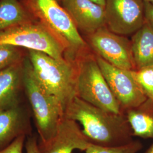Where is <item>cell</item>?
Masks as SVG:
<instances>
[{"instance_id": "4fadbf2b", "label": "cell", "mask_w": 153, "mask_h": 153, "mask_svg": "<svg viewBox=\"0 0 153 153\" xmlns=\"http://www.w3.org/2000/svg\"><path fill=\"white\" fill-rule=\"evenodd\" d=\"M28 132L27 119L20 104L0 111V150Z\"/></svg>"}, {"instance_id": "603a6c76", "label": "cell", "mask_w": 153, "mask_h": 153, "mask_svg": "<svg viewBox=\"0 0 153 153\" xmlns=\"http://www.w3.org/2000/svg\"><path fill=\"white\" fill-rule=\"evenodd\" d=\"M90 1H92L97 4H98L99 5L102 6L103 7H104L105 5L106 0H90Z\"/></svg>"}, {"instance_id": "7402d4cb", "label": "cell", "mask_w": 153, "mask_h": 153, "mask_svg": "<svg viewBox=\"0 0 153 153\" xmlns=\"http://www.w3.org/2000/svg\"><path fill=\"white\" fill-rule=\"evenodd\" d=\"M146 22L153 27V4L144 2Z\"/></svg>"}, {"instance_id": "cb8c5ba5", "label": "cell", "mask_w": 153, "mask_h": 153, "mask_svg": "<svg viewBox=\"0 0 153 153\" xmlns=\"http://www.w3.org/2000/svg\"><path fill=\"white\" fill-rule=\"evenodd\" d=\"M145 153H153V144L150 146V147L148 149V150L145 152Z\"/></svg>"}, {"instance_id": "3957f363", "label": "cell", "mask_w": 153, "mask_h": 153, "mask_svg": "<svg viewBox=\"0 0 153 153\" xmlns=\"http://www.w3.org/2000/svg\"><path fill=\"white\" fill-rule=\"evenodd\" d=\"M23 88L33 109L40 137L39 142H47L55 135L64 117V109L60 100L38 81L28 58L23 62Z\"/></svg>"}, {"instance_id": "9a60e30c", "label": "cell", "mask_w": 153, "mask_h": 153, "mask_svg": "<svg viewBox=\"0 0 153 153\" xmlns=\"http://www.w3.org/2000/svg\"><path fill=\"white\" fill-rule=\"evenodd\" d=\"M133 136L153 138V101L148 99L141 106L125 114Z\"/></svg>"}, {"instance_id": "44dd1931", "label": "cell", "mask_w": 153, "mask_h": 153, "mask_svg": "<svg viewBox=\"0 0 153 153\" xmlns=\"http://www.w3.org/2000/svg\"><path fill=\"white\" fill-rule=\"evenodd\" d=\"M26 153H40L39 142L36 137H28L26 143Z\"/></svg>"}, {"instance_id": "5b68a950", "label": "cell", "mask_w": 153, "mask_h": 153, "mask_svg": "<svg viewBox=\"0 0 153 153\" xmlns=\"http://www.w3.org/2000/svg\"><path fill=\"white\" fill-rule=\"evenodd\" d=\"M51 31L41 24L18 25L0 31V44L42 52L59 60L68 59V45Z\"/></svg>"}, {"instance_id": "ffe728a7", "label": "cell", "mask_w": 153, "mask_h": 153, "mask_svg": "<svg viewBox=\"0 0 153 153\" xmlns=\"http://www.w3.org/2000/svg\"><path fill=\"white\" fill-rule=\"evenodd\" d=\"M26 136L22 135L17 137L7 147L0 150V153H23V148Z\"/></svg>"}, {"instance_id": "7c38bea8", "label": "cell", "mask_w": 153, "mask_h": 153, "mask_svg": "<svg viewBox=\"0 0 153 153\" xmlns=\"http://www.w3.org/2000/svg\"><path fill=\"white\" fill-rule=\"evenodd\" d=\"M23 62L0 71V111L19 104L23 87Z\"/></svg>"}, {"instance_id": "8fae6325", "label": "cell", "mask_w": 153, "mask_h": 153, "mask_svg": "<svg viewBox=\"0 0 153 153\" xmlns=\"http://www.w3.org/2000/svg\"><path fill=\"white\" fill-rule=\"evenodd\" d=\"M77 29L92 34L106 26L104 7L90 0H62Z\"/></svg>"}, {"instance_id": "30bf717a", "label": "cell", "mask_w": 153, "mask_h": 153, "mask_svg": "<svg viewBox=\"0 0 153 153\" xmlns=\"http://www.w3.org/2000/svg\"><path fill=\"white\" fill-rule=\"evenodd\" d=\"M90 142L78 123L65 117L61 120L55 135L48 141L39 142L40 153H71L85 151Z\"/></svg>"}, {"instance_id": "ac0fdd59", "label": "cell", "mask_w": 153, "mask_h": 153, "mask_svg": "<svg viewBox=\"0 0 153 153\" xmlns=\"http://www.w3.org/2000/svg\"><path fill=\"white\" fill-rule=\"evenodd\" d=\"M22 51L19 47L0 44V71L23 61Z\"/></svg>"}, {"instance_id": "7a4b0ae2", "label": "cell", "mask_w": 153, "mask_h": 153, "mask_svg": "<svg viewBox=\"0 0 153 153\" xmlns=\"http://www.w3.org/2000/svg\"><path fill=\"white\" fill-rule=\"evenodd\" d=\"M33 73L39 83L58 99L64 112L66 106L76 97V62L56 60L43 52L28 50Z\"/></svg>"}, {"instance_id": "ba28073f", "label": "cell", "mask_w": 153, "mask_h": 153, "mask_svg": "<svg viewBox=\"0 0 153 153\" xmlns=\"http://www.w3.org/2000/svg\"><path fill=\"white\" fill-rule=\"evenodd\" d=\"M88 42L97 56L117 68L136 71L131 41L111 31L106 26L88 35Z\"/></svg>"}, {"instance_id": "2e32d148", "label": "cell", "mask_w": 153, "mask_h": 153, "mask_svg": "<svg viewBox=\"0 0 153 153\" xmlns=\"http://www.w3.org/2000/svg\"><path fill=\"white\" fill-rule=\"evenodd\" d=\"M28 22L27 13L16 0L0 2V31Z\"/></svg>"}, {"instance_id": "d4e9b609", "label": "cell", "mask_w": 153, "mask_h": 153, "mask_svg": "<svg viewBox=\"0 0 153 153\" xmlns=\"http://www.w3.org/2000/svg\"><path fill=\"white\" fill-rule=\"evenodd\" d=\"M143 2H149L150 4H153V0H143Z\"/></svg>"}, {"instance_id": "d6986e66", "label": "cell", "mask_w": 153, "mask_h": 153, "mask_svg": "<svg viewBox=\"0 0 153 153\" xmlns=\"http://www.w3.org/2000/svg\"><path fill=\"white\" fill-rule=\"evenodd\" d=\"M135 78L148 99L153 101V66L134 71Z\"/></svg>"}, {"instance_id": "8992f818", "label": "cell", "mask_w": 153, "mask_h": 153, "mask_svg": "<svg viewBox=\"0 0 153 153\" xmlns=\"http://www.w3.org/2000/svg\"><path fill=\"white\" fill-rule=\"evenodd\" d=\"M29 5L35 16L65 42L71 52L81 51L86 47L71 16L57 0H29Z\"/></svg>"}, {"instance_id": "277c9868", "label": "cell", "mask_w": 153, "mask_h": 153, "mask_svg": "<svg viewBox=\"0 0 153 153\" xmlns=\"http://www.w3.org/2000/svg\"><path fill=\"white\" fill-rule=\"evenodd\" d=\"M80 54L76 59V97L107 112L124 113L102 73L96 56Z\"/></svg>"}, {"instance_id": "52a82bcc", "label": "cell", "mask_w": 153, "mask_h": 153, "mask_svg": "<svg viewBox=\"0 0 153 153\" xmlns=\"http://www.w3.org/2000/svg\"><path fill=\"white\" fill-rule=\"evenodd\" d=\"M95 56L103 75L124 112L137 108L148 100L135 78L134 71L117 68Z\"/></svg>"}, {"instance_id": "6da1fadb", "label": "cell", "mask_w": 153, "mask_h": 153, "mask_svg": "<svg viewBox=\"0 0 153 153\" xmlns=\"http://www.w3.org/2000/svg\"><path fill=\"white\" fill-rule=\"evenodd\" d=\"M64 117L79 123L89 142L107 146H119L133 141L125 113L116 114L100 109L75 97L66 106Z\"/></svg>"}, {"instance_id": "e0dca14e", "label": "cell", "mask_w": 153, "mask_h": 153, "mask_svg": "<svg viewBox=\"0 0 153 153\" xmlns=\"http://www.w3.org/2000/svg\"><path fill=\"white\" fill-rule=\"evenodd\" d=\"M142 148V143L138 141H132L119 146L107 147L90 143L85 151L86 153H137Z\"/></svg>"}, {"instance_id": "9c48e42d", "label": "cell", "mask_w": 153, "mask_h": 153, "mask_svg": "<svg viewBox=\"0 0 153 153\" xmlns=\"http://www.w3.org/2000/svg\"><path fill=\"white\" fill-rule=\"evenodd\" d=\"M105 25L123 36L134 33L146 22L143 0H106Z\"/></svg>"}, {"instance_id": "484cf974", "label": "cell", "mask_w": 153, "mask_h": 153, "mask_svg": "<svg viewBox=\"0 0 153 153\" xmlns=\"http://www.w3.org/2000/svg\"><path fill=\"white\" fill-rule=\"evenodd\" d=\"M60 1H62V0H60Z\"/></svg>"}, {"instance_id": "5bb4252c", "label": "cell", "mask_w": 153, "mask_h": 153, "mask_svg": "<svg viewBox=\"0 0 153 153\" xmlns=\"http://www.w3.org/2000/svg\"><path fill=\"white\" fill-rule=\"evenodd\" d=\"M131 51L136 71L153 66V27L146 22L134 33Z\"/></svg>"}]
</instances>
